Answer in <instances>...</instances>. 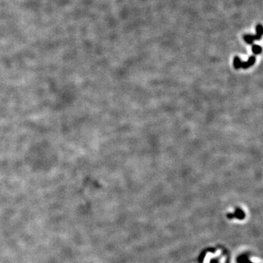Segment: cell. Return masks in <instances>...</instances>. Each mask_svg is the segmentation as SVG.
<instances>
[{"mask_svg": "<svg viewBox=\"0 0 263 263\" xmlns=\"http://www.w3.org/2000/svg\"><path fill=\"white\" fill-rule=\"evenodd\" d=\"M241 60L240 59L238 56H235L234 58V61H233V66L235 68L236 70H238L240 68V64H241Z\"/></svg>", "mask_w": 263, "mask_h": 263, "instance_id": "4", "label": "cell"}, {"mask_svg": "<svg viewBox=\"0 0 263 263\" xmlns=\"http://www.w3.org/2000/svg\"><path fill=\"white\" fill-rule=\"evenodd\" d=\"M243 39H244V40L247 42V43L251 45L253 44V42H254V40H256V37L255 35L247 34V35H244Z\"/></svg>", "mask_w": 263, "mask_h": 263, "instance_id": "2", "label": "cell"}, {"mask_svg": "<svg viewBox=\"0 0 263 263\" xmlns=\"http://www.w3.org/2000/svg\"><path fill=\"white\" fill-rule=\"evenodd\" d=\"M255 61H256V57H255L254 56H251L249 57L248 62H241V64H240V68H243V69H248V67H251L254 65V64L255 63Z\"/></svg>", "mask_w": 263, "mask_h": 263, "instance_id": "1", "label": "cell"}, {"mask_svg": "<svg viewBox=\"0 0 263 263\" xmlns=\"http://www.w3.org/2000/svg\"><path fill=\"white\" fill-rule=\"evenodd\" d=\"M252 51L254 54H260L261 52H262V48H261V46L257 45H253Z\"/></svg>", "mask_w": 263, "mask_h": 263, "instance_id": "5", "label": "cell"}, {"mask_svg": "<svg viewBox=\"0 0 263 263\" xmlns=\"http://www.w3.org/2000/svg\"><path fill=\"white\" fill-rule=\"evenodd\" d=\"M262 31H263V29L262 26L261 24L257 25L256 27V39L257 40H260L261 37H262Z\"/></svg>", "mask_w": 263, "mask_h": 263, "instance_id": "3", "label": "cell"}]
</instances>
